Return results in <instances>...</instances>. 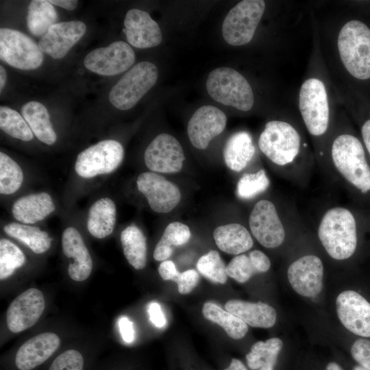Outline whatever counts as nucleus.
I'll use <instances>...</instances> for the list:
<instances>
[{
    "mask_svg": "<svg viewBox=\"0 0 370 370\" xmlns=\"http://www.w3.org/2000/svg\"><path fill=\"white\" fill-rule=\"evenodd\" d=\"M58 18L53 5L45 0L31 1L28 6L27 23L29 31L36 36H43Z\"/></svg>",
    "mask_w": 370,
    "mask_h": 370,
    "instance_id": "34",
    "label": "nucleus"
},
{
    "mask_svg": "<svg viewBox=\"0 0 370 370\" xmlns=\"http://www.w3.org/2000/svg\"><path fill=\"white\" fill-rule=\"evenodd\" d=\"M4 232L26 245L34 253L40 254L51 247L52 238L39 227L27 224L10 223L3 227Z\"/></svg>",
    "mask_w": 370,
    "mask_h": 370,
    "instance_id": "30",
    "label": "nucleus"
},
{
    "mask_svg": "<svg viewBox=\"0 0 370 370\" xmlns=\"http://www.w3.org/2000/svg\"><path fill=\"white\" fill-rule=\"evenodd\" d=\"M190 236L191 232L188 225L179 221L170 223L156 245L153 258L157 261L166 260L171 256L173 247L186 244Z\"/></svg>",
    "mask_w": 370,
    "mask_h": 370,
    "instance_id": "32",
    "label": "nucleus"
},
{
    "mask_svg": "<svg viewBox=\"0 0 370 370\" xmlns=\"http://www.w3.org/2000/svg\"><path fill=\"white\" fill-rule=\"evenodd\" d=\"M25 261V256L18 246L6 238L0 240L1 280L11 276Z\"/></svg>",
    "mask_w": 370,
    "mask_h": 370,
    "instance_id": "38",
    "label": "nucleus"
},
{
    "mask_svg": "<svg viewBox=\"0 0 370 370\" xmlns=\"http://www.w3.org/2000/svg\"><path fill=\"white\" fill-rule=\"evenodd\" d=\"M257 152L251 135L247 131H238L227 140L223 149L226 166L239 173L245 170L254 160Z\"/></svg>",
    "mask_w": 370,
    "mask_h": 370,
    "instance_id": "24",
    "label": "nucleus"
},
{
    "mask_svg": "<svg viewBox=\"0 0 370 370\" xmlns=\"http://www.w3.org/2000/svg\"><path fill=\"white\" fill-rule=\"evenodd\" d=\"M196 266L199 272L211 282L219 284L226 282V266L218 251L212 250L203 255Z\"/></svg>",
    "mask_w": 370,
    "mask_h": 370,
    "instance_id": "39",
    "label": "nucleus"
},
{
    "mask_svg": "<svg viewBox=\"0 0 370 370\" xmlns=\"http://www.w3.org/2000/svg\"><path fill=\"white\" fill-rule=\"evenodd\" d=\"M248 224L251 235L262 246L276 249L285 243L291 229L304 223L295 208L285 201L261 199L253 206Z\"/></svg>",
    "mask_w": 370,
    "mask_h": 370,
    "instance_id": "4",
    "label": "nucleus"
},
{
    "mask_svg": "<svg viewBox=\"0 0 370 370\" xmlns=\"http://www.w3.org/2000/svg\"><path fill=\"white\" fill-rule=\"evenodd\" d=\"M202 314L206 319L221 326L227 334L233 339L243 338L248 331L246 323L212 302L208 301L204 304Z\"/></svg>",
    "mask_w": 370,
    "mask_h": 370,
    "instance_id": "33",
    "label": "nucleus"
},
{
    "mask_svg": "<svg viewBox=\"0 0 370 370\" xmlns=\"http://www.w3.org/2000/svg\"><path fill=\"white\" fill-rule=\"evenodd\" d=\"M121 243L125 257L135 269L146 266L147 242L143 231L136 225L125 227L121 234Z\"/></svg>",
    "mask_w": 370,
    "mask_h": 370,
    "instance_id": "29",
    "label": "nucleus"
},
{
    "mask_svg": "<svg viewBox=\"0 0 370 370\" xmlns=\"http://www.w3.org/2000/svg\"><path fill=\"white\" fill-rule=\"evenodd\" d=\"M213 238L219 249L232 255L243 254L254 245L249 230L239 223L218 226L213 232Z\"/></svg>",
    "mask_w": 370,
    "mask_h": 370,
    "instance_id": "26",
    "label": "nucleus"
},
{
    "mask_svg": "<svg viewBox=\"0 0 370 370\" xmlns=\"http://www.w3.org/2000/svg\"><path fill=\"white\" fill-rule=\"evenodd\" d=\"M23 172L18 163L3 151L0 152V193L12 195L23 182Z\"/></svg>",
    "mask_w": 370,
    "mask_h": 370,
    "instance_id": "36",
    "label": "nucleus"
},
{
    "mask_svg": "<svg viewBox=\"0 0 370 370\" xmlns=\"http://www.w3.org/2000/svg\"><path fill=\"white\" fill-rule=\"evenodd\" d=\"M353 370H367L361 366H356Z\"/></svg>",
    "mask_w": 370,
    "mask_h": 370,
    "instance_id": "53",
    "label": "nucleus"
},
{
    "mask_svg": "<svg viewBox=\"0 0 370 370\" xmlns=\"http://www.w3.org/2000/svg\"><path fill=\"white\" fill-rule=\"evenodd\" d=\"M206 89L216 101L243 111H249L254 104V94L247 79L236 70L219 67L208 76Z\"/></svg>",
    "mask_w": 370,
    "mask_h": 370,
    "instance_id": "7",
    "label": "nucleus"
},
{
    "mask_svg": "<svg viewBox=\"0 0 370 370\" xmlns=\"http://www.w3.org/2000/svg\"><path fill=\"white\" fill-rule=\"evenodd\" d=\"M118 326L123 341L127 343L133 342L135 338L133 323L127 317L123 316L119 319Z\"/></svg>",
    "mask_w": 370,
    "mask_h": 370,
    "instance_id": "45",
    "label": "nucleus"
},
{
    "mask_svg": "<svg viewBox=\"0 0 370 370\" xmlns=\"http://www.w3.org/2000/svg\"><path fill=\"white\" fill-rule=\"evenodd\" d=\"M0 127L5 134L23 141H30L34 138V134L23 116L9 107L0 108Z\"/></svg>",
    "mask_w": 370,
    "mask_h": 370,
    "instance_id": "37",
    "label": "nucleus"
},
{
    "mask_svg": "<svg viewBox=\"0 0 370 370\" xmlns=\"http://www.w3.org/2000/svg\"><path fill=\"white\" fill-rule=\"evenodd\" d=\"M7 80V73L3 66H0V90L2 91Z\"/></svg>",
    "mask_w": 370,
    "mask_h": 370,
    "instance_id": "51",
    "label": "nucleus"
},
{
    "mask_svg": "<svg viewBox=\"0 0 370 370\" xmlns=\"http://www.w3.org/2000/svg\"><path fill=\"white\" fill-rule=\"evenodd\" d=\"M86 31V25L80 21L58 23L41 37L38 46L42 53L54 59H60L82 38Z\"/></svg>",
    "mask_w": 370,
    "mask_h": 370,
    "instance_id": "19",
    "label": "nucleus"
},
{
    "mask_svg": "<svg viewBox=\"0 0 370 370\" xmlns=\"http://www.w3.org/2000/svg\"><path fill=\"white\" fill-rule=\"evenodd\" d=\"M84 358L75 349H68L58 356L49 370H83Z\"/></svg>",
    "mask_w": 370,
    "mask_h": 370,
    "instance_id": "41",
    "label": "nucleus"
},
{
    "mask_svg": "<svg viewBox=\"0 0 370 370\" xmlns=\"http://www.w3.org/2000/svg\"><path fill=\"white\" fill-rule=\"evenodd\" d=\"M353 358L360 365L370 370V341L360 338L356 340L351 347Z\"/></svg>",
    "mask_w": 370,
    "mask_h": 370,
    "instance_id": "42",
    "label": "nucleus"
},
{
    "mask_svg": "<svg viewBox=\"0 0 370 370\" xmlns=\"http://www.w3.org/2000/svg\"><path fill=\"white\" fill-rule=\"evenodd\" d=\"M116 220L115 203L109 197H102L95 201L90 208L87 229L92 236L102 239L112 233Z\"/></svg>",
    "mask_w": 370,
    "mask_h": 370,
    "instance_id": "27",
    "label": "nucleus"
},
{
    "mask_svg": "<svg viewBox=\"0 0 370 370\" xmlns=\"http://www.w3.org/2000/svg\"><path fill=\"white\" fill-rule=\"evenodd\" d=\"M227 124L225 113L217 107L203 106L192 115L187 125L191 144L198 149H206L210 142L223 132Z\"/></svg>",
    "mask_w": 370,
    "mask_h": 370,
    "instance_id": "17",
    "label": "nucleus"
},
{
    "mask_svg": "<svg viewBox=\"0 0 370 370\" xmlns=\"http://www.w3.org/2000/svg\"><path fill=\"white\" fill-rule=\"evenodd\" d=\"M124 158L122 145L115 140H101L81 151L75 171L83 178L108 174L116 170Z\"/></svg>",
    "mask_w": 370,
    "mask_h": 370,
    "instance_id": "10",
    "label": "nucleus"
},
{
    "mask_svg": "<svg viewBox=\"0 0 370 370\" xmlns=\"http://www.w3.org/2000/svg\"><path fill=\"white\" fill-rule=\"evenodd\" d=\"M317 224V238L330 258L342 261L354 254L358 244L357 221L349 208L330 206L322 213Z\"/></svg>",
    "mask_w": 370,
    "mask_h": 370,
    "instance_id": "5",
    "label": "nucleus"
},
{
    "mask_svg": "<svg viewBox=\"0 0 370 370\" xmlns=\"http://www.w3.org/2000/svg\"><path fill=\"white\" fill-rule=\"evenodd\" d=\"M45 306V298L40 290L32 288L23 291L8 308V329L13 333H18L33 326L42 314Z\"/></svg>",
    "mask_w": 370,
    "mask_h": 370,
    "instance_id": "18",
    "label": "nucleus"
},
{
    "mask_svg": "<svg viewBox=\"0 0 370 370\" xmlns=\"http://www.w3.org/2000/svg\"><path fill=\"white\" fill-rule=\"evenodd\" d=\"M158 271L160 277L164 280H171L175 282L180 274L174 262L169 260L162 261L160 264Z\"/></svg>",
    "mask_w": 370,
    "mask_h": 370,
    "instance_id": "47",
    "label": "nucleus"
},
{
    "mask_svg": "<svg viewBox=\"0 0 370 370\" xmlns=\"http://www.w3.org/2000/svg\"><path fill=\"white\" fill-rule=\"evenodd\" d=\"M225 308L252 327L269 328L274 325L277 319L275 310L263 302L231 299L225 303Z\"/></svg>",
    "mask_w": 370,
    "mask_h": 370,
    "instance_id": "25",
    "label": "nucleus"
},
{
    "mask_svg": "<svg viewBox=\"0 0 370 370\" xmlns=\"http://www.w3.org/2000/svg\"><path fill=\"white\" fill-rule=\"evenodd\" d=\"M158 77L155 64L147 61L140 62L125 73L112 88L109 101L119 110H130L153 86Z\"/></svg>",
    "mask_w": 370,
    "mask_h": 370,
    "instance_id": "8",
    "label": "nucleus"
},
{
    "mask_svg": "<svg viewBox=\"0 0 370 370\" xmlns=\"http://www.w3.org/2000/svg\"><path fill=\"white\" fill-rule=\"evenodd\" d=\"M298 106L304 125L312 140L316 162L328 175L326 149L336 122L324 81L315 76L306 79L299 88Z\"/></svg>",
    "mask_w": 370,
    "mask_h": 370,
    "instance_id": "3",
    "label": "nucleus"
},
{
    "mask_svg": "<svg viewBox=\"0 0 370 370\" xmlns=\"http://www.w3.org/2000/svg\"><path fill=\"white\" fill-rule=\"evenodd\" d=\"M136 186L147 199L151 209L158 213H168L180 203V188L162 175L146 171L136 179Z\"/></svg>",
    "mask_w": 370,
    "mask_h": 370,
    "instance_id": "14",
    "label": "nucleus"
},
{
    "mask_svg": "<svg viewBox=\"0 0 370 370\" xmlns=\"http://www.w3.org/2000/svg\"><path fill=\"white\" fill-rule=\"evenodd\" d=\"M199 280L198 273L194 269H188L180 273L175 282L177 284L179 293L186 295L190 293L196 287Z\"/></svg>",
    "mask_w": 370,
    "mask_h": 370,
    "instance_id": "43",
    "label": "nucleus"
},
{
    "mask_svg": "<svg viewBox=\"0 0 370 370\" xmlns=\"http://www.w3.org/2000/svg\"><path fill=\"white\" fill-rule=\"evenodd\" d=\"M149 318L153 324L159 328H163L166 324V319L158 302H151L147 307Z\"/></svg>",
    "mask_w": 370,
    "mask_h": 370,
    "instance_id": "46",
    "label": "nucleus"
},
{
    "mask_svg": "<svg viewBox=\"0 0 370 370\" xmlns=\"http://www.w3.org/2000/svg\"><path fill=\"white\" fill-rule=\"evenodd\" d=\"M262 0H243L227 14L222 25L224 40L232 46H243L251 41L264 14Z\"/></svg>",
    "mask_w": 370,
    "mask_h": 370,
    "instance_id": "9",
    "label": "nucleus"
},
{
    "mask_svg": "<svg viewBox=\"0 0 370 370\" xmlns=\"http://www.w3.org/2000/svg\"><path fill=\"white\" fill-rule=\"evenodd\" d=\"M271 181L264 169L245 173L238 180L236 195L243 201L252 200L268 190Z\"/></svg>",
    "mask_w": 370,
    "mask_h": 370,
    "instance_id": "35",
    "label": "nucleus"
},
{
    "mask_svg": "<svg viewBox=\"0 0 370 370\" xmlns=\"http://www.w3.org/2000/svg\"><path fill=\"white\" fill-rule=\"evenodd\" d=\"M58 335L52 332L39 334L21 346L16 352L15 365L19 370H32L45 362L59 347Z\"/></svg>",
    "mask_w": 370,
    "mask_h": 370,
    "instance_id": "22",
    "label": "nucleus"
},
{
    "mask_svg": "<svg viewBox=\"0 0 370 370\" xmlns=\"http://www.w3.org/2000/svg\"><path fill=\"white\" fill-rule=\"evenodd\" d=\"M22 115L34 135L41 142L52 145L57 139L46 107L41 103L32 101L21 108Z\"/></svg>",
    "mask_w": 370,
    "mask_h": 370,
    "instance_id": "28",
    "label": "nucleus"
},
{
    "mask_svg": "<svg viewBox=\"0 0 370 370\" xmlns=\"http://www.w3.org/2000/svg\"><path fill=\"white\" fill-rule=\"evenodd\" d=\"M326 370H343L341 366L336 362H330L327 367Z\"/></svg>",
    "mask_w": 370,
    "mask_h": 370,
    "instance_id": "52",
    "label": "nucleus"
},
{
    "mask_svg": "<svg viewBox=\"0 0 370 370\" xmlns=\"http://www.w3.org/2000/svg\"><path fill=\"white\" fill-rule=\"evenodd\" d=\"M358 136L336 123L326 149L328 176L362 195L370 192V165Z\"/></svg>",
    "mask_w": 370,
    "mask_h": 370,
    "instance_id": "2",
    "label": "nucleus"
},
{
    "mask_svg": "<svg viewBox=\"0 0 370 370\" xmlns=\"http://www.w3.org/2000/svg\"><path fill=\"white\" fill-rule=\"evenodd\" d=\"M258 273L267 272L271 267L269 257L262 251L255 249L248 254Z\"/></svg>",
    "mask_w": 370,
    "mask_h": 370,
    "instance_id": "44",
    "label": "nucleus"
},
{
    "mask_svg": "<svg viewBox=\"0 0 370 370\" xmlns=\"http://www.w3.org/2000/svg\"><path fill=\"white\" fill-rule=\"evenodd\" d=\"M360 134L363 145L370 157V117L367 118L361 124Z\"/></svg>",
    "mask_w": 370,
    "mask_h": 370,
    "instance_id": "48",
    "label": "nucleus"
},
{
    "mask_svg": "<svg viewBox=\"0 0 370 370\" xmlns=\"http://www.w3.org/2000/svg\"><path fill=\"white\" fill-rule=\"evenodd\" d=\"M337 315L342 324L353 334L370 337V303L357 292L341 293L336 300Z\"/></svg>",
    "mask_w": 370,
    "mask_h": 370,
    "instance_id": "16",
    "label": "nucleus"
},
{
    "mask_svg": "<svg viewBox=\"0 0 370 370\" xmlns=\"http://www.w3.org/2000/svg\"><path fill=\"white\" fill-rule=\"evenodd\" d=\"M123 32L127 42L132 46L145 49L158 46L162 40L158 24L144 10H130L124 19Z\"/></svg>",
    "mask_w": 370,
    "mask_h": 370,
    "instance_id": "20",
    "label": "nucleus"
},
{
    "mask_svg": "<svg viewBox=\"0 0 370 370\" xmlns=\"http://www.w3.org/2000/svg\"><path fill=\"white\" fill-rule=\"evenodd\" d=\"M0 58L9 65L21 70H34L43 62L38 45L27 35L16 29H0Z\"/></svg>",
    "mask_w": 370,
    "mask_h": 370,
    "instance_id": "11",
    "label": "nucleus"
},
{
    "mask_svg": "<svg viewBox=\"0 0 370 370\" xmlns=\"http://www.w3.org/2000/svg\"><path fill=\"white\" fill-rule=\"evenodd\" d=\"M282 346L283 342L278 338L256 342L245 356L248 367L252 370H274Z\"/></svg>",
    "mask_w": 370,
    "mask_h": 370,
    "instance_id": "31",
    "label": "nucleus"
},
{
    "mask_svg": "<svg viewBox=\"0 0 370 370\" xmlns=\"http://www.w3.org/2000/svg\"><path fill=\"white\" fill-rule=\"evenodd\" d=\"M185 156L179 141L169 134H160L149 144L144 153V161L150 171L158 173L180 172Z\"/></svg>",
    "mask_w": 370,
    "mask_h": 370,
    "instance_id": "13",
    "label": "nucleus"
},
{
    "mask_svg": "<svg viewBox=\"0 0 370 370\" xmlns=\"http://www.w3.org/2000/svg\"><path fill=\"white\" fill-rule=\"evenodd\" d=\"M258 147L284 179L308 184L316 159L295 123L284 119L269 121L259 135Z\"/></svg>",
    "mask_w": 370,
    "mask_h": 370,
    "instance_id": "1",
    "label": "nucleus"
},
{
    "mask_svg": "<svg viewBox=\"0 0 370 370\" xmlns=\"http://www.w3.org/2000/svg\"><path fill=\"white\" fill-rule=\"evenodd\" d=\"M340 60L347 73L358 81L370 79V27L361 20L351 19L337 36Z\"/></svg>",
    "mask_w": 370,
    "mask_h": 370,
    "instance_id": "6",
    "label": "nucleus"
},
{
    "mask_svg": "<svg viewBox=\"0 0 370 370\" xmlns=\"http://www.w3.org/2000/svg\"><path fill=\"white\" fill-rule=\"evenodd\" d=\"M324 268L321 259L314 254H306L293 261L288 267L290 284L299 295L314 297L322 290Z\"/></svg>",
    "mask_w": 370,
    "mask_h": 370,
    "instance_id": "15",
    "label": "nucleus"
},
{
    "mask_svg": "<svg viewBox=\"0 0 370 370\" xmlns=\"http://www.w3.org/2000/svg\"><path fill=\"white\" fill-rule=\"evenodd\" d=\"M227 276L239 283L248 281L258 273L248 254H241L234 257L226 267Z\"/></svg>",
    "mask_w": 370,
    "mask_h": 370,
    "instance_id": "40",
    "label": "nucleus"
},
{
    "mask_svg": "<svg viewBox=\"0 0 370 370\" xmlns=\"http://www.w3.org/2000/svg\"><path fill=\"white\" fill-rule=\"evenodd\" d=\"M55 210L51 195L40 192L18 199L12 205V214L16 221L27 225L42 221Z\"/></svg>",
    "mask_w": 370,
    "mask_h": 370,
    "instance_id": "23",
    "label": "nucleus"
},
{
    "mask_svg": "<svg viewBox=\"0 0 370 370\" xmlns=\"http://www.w3.org/2000/svg\"><path fill=\"white\" fill-rule=\"evenodd\" d=\"M224 370H247V369L242 361L236 358H232L229 367Z\"/></svg>",
    "mask_w": 370,
    "mask_h": 370,
    "instance_id": "50",
    "label": "nucleus"
},
{
    "mask_svg": "<svg viewBox=\"0 0 370 370\" xmlns=\"http://www.w3.org/2000/svg\"><path fill=\"white\" fill-rule=\"evenodd\" d=\"M52 5H57L68 10L75 9L78 4L76 0H50L49 1Z\"/></svg>",
    "mask_w": 370,
    "mask_h": 370,
    "instance_id": "49",
    "label": "nucleus"
},
{
    "mask_svg": "<svg viewBox=\"0 0 370 370\" xmlns=\"http://www.w3.org/2000/svg\"><path fill=\"white\" fill-rule=\"evenodd\" d=\"M135 61L132 48L124 41H115L107 47L88 53L84 64L89 71L103 76H112L130 69Z\"/></svg>",
    "mask_w": 370,
    "mask_h": 370,
    "instance_id": "12",
    "label": "nucleus"
},
{
    "mask_svg": "<svg viewBox=\"0 0 370 370\" xmlns=\"http://www.w3.org/2000/svg\"><path fill=\"white\" fill-rule=\"evenodd\" d=\"M62 248L65 256L70 260L68 266L69 277L77 282L86 280L92 271V260L82 235L76 228L68 227L64 230Z\"/></svg>",
    "mask_w": 370,
    "mask_h": 370,
    "instance_id": "21",
    "label": "nucleus"
}]
</instances>
